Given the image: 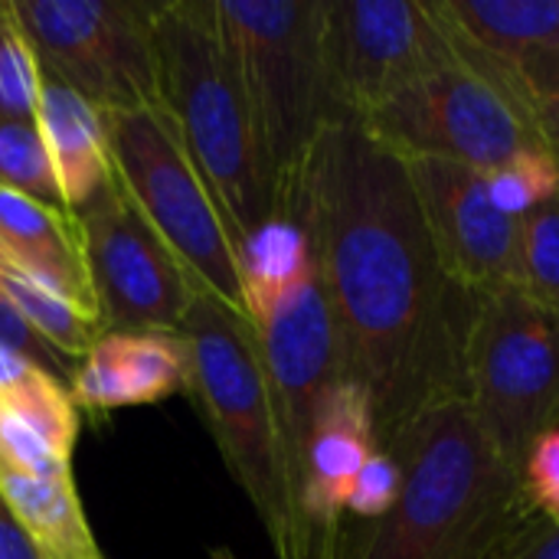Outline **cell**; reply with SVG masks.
I'll list each match as a JSON object with an SVG mask.
<instances>
[{
  "label": "cell",
  "instance_id": "1",
  "mask_svg": "<svg viewBox=\"0 0 559 559\" xmlns=\"http://www.w3.org/2000/svg\"><path fill=\"white\" fill-rule=\"evenodd\" d=\"M278 216L305 226L337 324L344 377L373 406L377 445L445 403H465V354L481 295L442 262L406 160L364 124L314 144Z\"/></svg>",
  "mask_w": 559,
  "mask_h": 559
},
{
  "label": "cell",
  "instance_id": "2",
  "mask_svg": "<svg viewBox=\"0 0 559 559\" xmlns=\"http://www.w3.org/2000/svg\"><path fill=\"white\" fill-rule=\"evenodd\" d=\"M383 452L403 468L400 501L373 524H344L334 559H485L534 514L465 403L426 413Z\"/></svg>",
  "mask_w": 559,
  "mask_h": 559
},
{
  "label": "cell",
  "instance_id": "3",
  "mask_svg": "<svg viewBox=\"0 0 559 559\" xmlns=\"http://www.w3.org/2000/svg\"><path fill=\"white\" fill-rule=\"evenodd\" d=\"M157 105L219 197L239 242L275 216V193L216 0H160L154 13Z\"/></svg>",
  "mask_w": 559,
  "mask_h": 559
},
{
  "label": "cell",
  "instance_id": "4",
  "mask_svg": "<svg viewBox=\"0 0 559 559\" xmlns=\"http://www.w3.org/2000/svg\"><path fill=\"white\" fill-rule=\"evenodd\" d=\"M180 334L190 350L187 396L197 403L233 481L249 498L272 554L275 559H308L288 452L252 318L197 292Z\"/></svg>",
  "mask_w": 559,
  "mask_h": 559
},
{
  "label": "cell",
  "instance_id": "5",
  "mask_svg": "<svg viewBox=\"0 0 559 559\" xmlns=\"http://www.w3.org/2000/svg\"><path fill=\"white\" fill-rule=\"evenodd\" d=\"M272 177L275 216L321 134L344 121L328 56L324 0H216Z\"/></svg>",
  "mask_w": 559,
  "mask_h": 559
},
{
  "label": "cell",
  "instance_id": "6",
  "mask_svg": "<svg viewBox=\"0 0 559 559\" xmlns=\"http://www.w3.org/2000/svg\"><path fill=\"white\" fill-rule=\"evenodd\" d=\"M439 10L445 13L442 0ZM455 56L383 102L364 124L383 147L413 157L495 170L524 151H550L537 111L445 13Z\"/></svg>",
  "mask_w": 559,
  "mask_h": 559
},
{
  "label": "cell",
  "instance_id": "7",
  "mask_svg": "<svg viewBox=\"0 0 559 559\" xmlns=\"http://www.w3.org/2000/svg\"><path fill=\"white\" fill-rule=\"evenodd\" d=\"M111 170L193 282L249 314L239 236L160 105L105 111Z\"/></svg>",
  "mask_w": 559,
  "mask_h": 559
},
{
  "label": "cell",
  "instance_id": "8",
  "mask_svg": "<svg viewBox=\"0 0 559 559\" xmlns=\"http://www.w3.org/2000/svg\"><path fill=\"white\" fill-rule=\"evenodd\" d=\"M465 406L488 445L521 475L559 426V311L524 288L481 295L465 354Z\"/></svg>",
  "mask_w": 559,
  "mask_h": 559
},
{
  "label": "cell",
  "instance_id": "9",
  "mask_svg": "<svg viewBox=\"0 0 559 559\" xmlns=\"http://www.w3.org/2000/svg\"><path fill=\"white\" fill-rule=\"evenodd\" d=\"M36 62L105 111L157 105V0H10Z\"/></svg>",
  "mask_w": 559,
  "mask_h": 559
},
{
  "label": "cell",
  "instance_id": "10",
  "mask_svg": "<svg viewBox=\"0 0 559 559\" xmlns=\"http://www.w3.org/2000/svg\"><path fill=\"white\" fill-rule=\"evenodd\" d=\"M102 331H180L203 292L131 203L118 177L75 210Z\"/></svg>",
  "mask_w": 559,
  "mask_h": 559
},
{
  "label": "cell",
  "instance_id": "11",
  "mask_svg": "<svg viewBox=\"0 0 559 559\" xmlns=\"http://www.w3.org/2000/svg\"><path fill=\"white\" fill-rule=\"evenodd\" d=\"M324 56L344 121H364L449 62L455 39L439 0H324Z\"/></svg>",
  "mask_w": 559,
  "mask_h": 559
},
{
  "label": "cell",
  "instance_id": "12",
  "mask_svg": "<svg viewBox=\"0 0 559 559\" xmlns=\"http://www.w3.org/2000/svg\"><path fill=\"white\" fill-rule=\"evenodd\" d=\"M252 324H255L265 377L272 386V400L288 452L295 501H298L301 462L308 452L314 419L328 393L344 380L337 324L331 314L318 259L298 282H292L285 292L259 305L252 311Z\"/></svg>",
  "mask_w": 559,
  "mask_h": 559
},
{
  "label": "cell",
  "instance_id": "13",
  "mask_svg": "<svg viewBox=\"0 0 559 559\" xmlns=\"http://www.w3.org/2000/svg\"><path fill=\"white\" fill-rule=\"evenodd\" d=\"M406 170L449 272L475 295L524 288L521 219L491 203L485 174L436 157H413Z\"/></svg>",
  "mask_w": 559,
  "mask_h": 559
},
{
  "label": "cell",
  "instance_id": "14",
  "mask_svg": "<svg viewBox=\"0 0 559 559\" xmlns=\"http://www.w3.org/2000/svg\"><path fill=\"white\" fill-rule=\"evenodd\" d=\"M442 7L537 111L544 134L559 128V0H442Z\"/></svg>",
  "mask_w": 559,
  "mask_h": 559
},
{
  "label": "cell",
  "instance_id": "15",
  "mask_svg": "<svg viewBox=\"0 0 559 559\" xmlns=\"http://www.w3.org/2000/svg\"><path fill=\"white\" fill-rule=\"evenodd\" d=\"M190 350L180 331H102L75 364L69 393L79 409L111 413L187 393Z\"/></svg>",
  "mask_w": 559,
  "mask_h": 559
},
{
  "label": "cell",
  "instance_id": "16",
  "mask_svg": "<svg viewBox=\"0 0 559 559\" xmlns=\"http://www.w3.org/2000/svg\"><path fill=\"white\" fill-rule=\"evenodd\" d=\"M75 439L79 406L59 377L26 360L0 377V472L69 475Z\"/></svg>",
  "mask_w": 559,
  "mask_h": 559
},
{
  "label": "cell",
  "instance_id": "17",
  "mask_svg": "<svg viewBox=\"0 0 559 559\" xmlns=\"http://www.w3.org/2000/svg\"><path fill=\"white\" fill-rule=\"evenodd\" d=\"M0 259L98 318L75 213L0 187Z\"/></svg>",
  "mask_w": 559,
  "mask_h": 559
},
{
  "label": "cell",
  "instance_id": "18",
  "mask_svg": "<svg viewBox=\"0 0 559 559\" xmlns=\"http://www.w3.org/2000/svg\"><path fill=\"white\" fill-rule=\"evenodd\" d=\"M36 128L43 134L66 206L72 213L82 210L115 174L105 115L62 79L39 66Z\"/></svg>",
  "mask_w": 559,
  "mask_h": 559
},
{
  "label": "cell",
  "instance_id": "19",
  "mask_svg": "<svg viewBox=\"0 0 559 559\" xmlns=\"http://www.w3.org/2000/svg\"><path fill=\"white\" fill-rule=\"evenodd\" d=\"M0 498L43 559H105L85 521L75 478L0 472Z\"/></svg>",
  "mask_w": 559,
  "mask_h": 559
},
{
  "label": "cell",
  "instance_id": "20",
  "mask_svg": "<svg viewBox=\"0 0 559 559\" xmlns=\"http://www.w3.org/2000/svg\"><path fill=\"white\" fill-rule=\"evenodd\" d=\"M0 298L72 364H79L102 334L98 318H92L69 298L56 295L23 269L10 265L7 259H0Z\"/></svg>",
  "mask_w": 559,
  "mask_h": 559
},
{
  "label": "cell",
  "instance_id": "21",
  "mask_svg": "<svg viewBox=\"0 0 559 559\" xmlns=\"http://www.w3.org/2000/svg\"><path fill=\"white\" fill-rule=\"evenodd\" d=\"M314 262L305 226L292 216H272L239 242V265L246 282L249 318L259 305L298 282Z\"/></svg>",
  "mask_w": 559,
  "mask_h": 559
},
{
  "label": "cell",
  "instance_id": "22",
  "mask_svg": "<svg viewBox=\"0 0 559 559\" xmlns=\"http://www.w3.org/2000/svg\"><path fill=\"white\" fill-rule=\"evenodd\" d=\"M0 187L52 210H69L36 121L0 118Z\"/></svg>",
  "mask_w": 559,
  "mask_h": 559
},
{
  "label": "cell",
  "instance_id": "23",
  "mask_svg": "<svg viewBox=\"0 0 559 559\" xmlns=\"http://www.w3.org/2000/svg\"><path fill=\"white\" fill-rule=\"evenodd\" d=\"M491 203L511 216L524 219L559 193V164L550 151H524L508 164L485 174Z\"/></svg>",
  "mask_w": 559,
  "mask_h": 559
},
{
  "label": "cell",
  "instance_id": "24",
  "mask_svg": "<svg viewBox=\"0 0 559 559\" xmlns=\"http://www.w3.org/2000/svg\"><path fill=\"white\" fill-rule=\"evenodd\" d=\"M39 62L23 36L10 0H0V118L36 121Z\"/></svg>",
  "mask_w": 559,
  "mask_h": 559
},
{
  "label": "cell",
  "instance_id": "25",
  "mask_svg": "<svg viewBox=\"0 0 559 559\" xmlns=\"http://www.w3.org/2000/svg\"><path fill=\"white\" fill-rule=\"evenodd\" d=\"M524 292L559 311V193L521 219Z\"/></svg>",
  "mask_w": 559,
  "mask_h": 559
},
{
  "label": "cell",
  "instance_id": "26",
  "mask_svg": "<svg viewBox=\"0 0 559 559\" xmlns=\"http://www.w3.org/2000/svg\"><path fill=\"white\" fill-rule=\"evenodd\" d=\"M400 491H403V468H400L396 455L377 449L364 462V468H360V475H357V481L350 488L347 521L373 524V521L386 518L393 511V504L400 501Z\"/></svg>",
  "mask_w": 559,
  "mask_h": 559
},
{
  "label": "cell",
  "instance_id": "27",
  "mask_svg": "<svg viewBox=\"0 0 559 559\" xmlns=\"http://www.w3.org/2000/svg\"><path fill=\"white\" fill-rule=\"evenodd\" d=\"M0 347L3 350H13V354H20L23 360H29V364H36L39 370H46V373H52V377H59L66 386L72 383V373H75V364L72 360H66L39 331H33L3 298H0Z\"/></svg>",
  "mask_w": 559,
  "mask_h": 559
},
{
  "label": "cell",
  "instance_id": "28",
  "mask_svg": "<svg viewBox=\"0 0 559 559\" xmlns=\"http://www.w3.org/2000/svg\"><path fill=\"white\" fill-rule=\"evenodd\" d=\"M485 559H559V524L534 511Z\"/></svg>",
  "mask_w": 559,
  "mask_h": 559
},
{
  "label": "cell",
  "instance_id": "29",
  "mask_svg": "<svg viewBox=\"0 0 559 559\" xmlns=\"http://www.w3.org/2000/svg\"><path fill=\"white\" fill-rule=\"evenodd\" d=\"M0 559H43L29 544V537L23 534V527L16 524V518L10 514L3 498H0Z\"/></svg>",
  "mask_w": 559,
  "mask_h": 559
},
{
  "label": "cell",
  "instance_id": "30",
  "mask_svg": "<svg viewBox=\"0 0 559 559\" xmlns=\"http://www.w3.org/2000/svg\"><path fill=\"white\" fill-rule=\"evenodd\" d=\"M210 559H239L233 550H226V547H213L210 550Z\"/></svg>",
  "mask_w": 559,
  "mask_h": 559
},
{
  "label": "cell",
  "instance_id": "31",
  "mask_svg": "<svg viewBox=\"0 0 559 559\" xmlns=\"http://www.w3.org/2000/svg\"><path fill=\"white\" fill-rule=\"evenodd\" d=\"M544 518H550V521H557V524H559V498H557V504H554L550 511H544Z\"/></svg>",
  "mask_w": 559,
  "mask_h": 559
}]
</instances>
